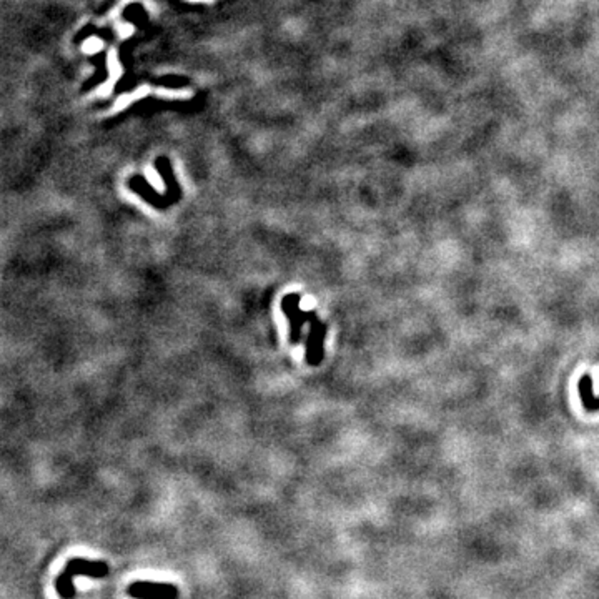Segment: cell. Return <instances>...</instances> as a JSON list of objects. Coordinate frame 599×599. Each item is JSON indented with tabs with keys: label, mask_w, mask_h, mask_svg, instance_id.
I'll return each mask as SVG.
<instances>
[{
	"label": "cell",
	"mask_w": 599,
	"mask_h": 599,
	"mask_svg": "<svg viewBox=\"0 0 599 599\" xmlns=\"http://www.w3.org/2000/svg\"><path fill=\"white\" fill-rule=\"evenodd\" d=\"M109 574V564L104 561H89L84 557H73L64 568L62 574L57 578L55 588L60 598L72 599L75 596V588H73V578L75 576H89L93 580H100Z\"/></svg>",
	"instance_id": "cell-1"
},
{
	"label": "cell",
	"mask_w": 599,
	"mask_h": 599,
	"mask_svg": "<svg viewBox=\"0 0 599 599\" xmlns=\"http://www.w3.org/2000/svg\"><path fill=\"white\" fill-rule=\"evenodd\" d=\"M129 596L135 599H176L178 589L170 582H154V581H137L127 589Z\"/></svg>",
	"instance_id": "cell-2"
},
{
	"label": "cell",
	"mask_w": 599,
	"mask_h": 599,
	"mask_svg": "<svg viewBox=\"0 0 599 599\" xmlns=\"http://www.w3.org/2000/svg\"><path fill=\"white\" fill-rule=\"evenodd\" d=\"M298 302H300L298 295H288V297L283 300V310H285V313L288 315L291 322V342L293 343H297L300 340V328H302V325L306 322V318H308L310 315L300 311Z\"/></svg>",
	"instance_id": "cell-3"
},
{
	"label": "cell",
	"mask_w": 599,
	"mask_h": 599,
	"mask_svg": "<svg viewBox=\"0 0 599 599\" xmlns=\"http://www.w3.org/2000/svg\"><path fill=\"white\" fill-rule=\"evenodd\" d=\"M580 395L582 406H584L588 412H598L599 409V396L593 395V381H591L589 375H582L580 380Z\"/></svg>",
	"instance_id": "cell-4"
}]
</instances>
